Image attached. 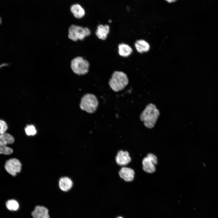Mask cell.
I'll use <instances>...</instances> for the list:
<instances>
[{"label": "cell", "instance_id": "5b68a950", "mask_svg": "<svg viewBox=\"0 0 218 218\" xmlns=\"http://www.w3.org/2000/svg\"><path fill=\"white\" fill-rule=\"evenodd\" d=\"M98 105V101L94 94L88 93L81 98L80 106L81 110L92 114L96 110Z\"/></svg>", "mask_w": 218, "mask_h": 218}, {"label": "cell", "instance_id": "52a82bcc", "mask_svg": "<svg viewBox=\"0 0 218 218\" xmlns=\"http://www.w3.org/2000/svg\"><path fill=\"white\" fill-rule=\"evenodd\" d=\"M131 159L129 153L127 151H119L116 157L117 164L121 166H125L131 161Z\"/></svg>", "mask_w": 218, "mask_h": 218}, {"label": "cell", "instance_id": "4fadbf2b", "mask_svg": "<svg viewBox=\"0 0 218 218\" xmlns=\"http://www.w3.org/2000/svg\"><path fill=\"white\" fill-rule=\"evenodd\" d=\"M118 53L123 57H127L132 53L133 50L131 47L125 43H121L118 46Z\"/></svg>", "mask_w": 218, "mask_h": 218}, {"label": "cell", "instance_id": "277c9868", "mask_svg": "<svg viewBox=\"0 0 218 218\" xmlns=\"http://www.w3.org/2000/svg\"><path fill=\"white\" fill-rule=\"evenodd\" d=\"M89 67L88 61L81 56L75 57L70 61V67L71 70L78 75L87 74L88 71Z\"/></svg>", "mask_w": 218, "mask_h": 218}, {"label": "cell", "instance_id": "8fae6325", "mask_svg": "<svg viewBox=\"0 0 218 218\" xmlns=\"http://www.w3.org/2000/svg\"><path fill=\"white\" fill-rule=\"evenodd\" d=\"M71 11L74 16L77 18H83L85 15V11L83 8L79 4L73 5L71 8Z\"/></svg>", "mask_w": 218, "mask_h": 218}, {"label": "cell", "instance_id": "7c38bea8", "mask_svg": "<svg viewBox=\"0 0 218 218\" xmlns=\"http://www.w3.org/2000/svg\"><path fill=\"white\" fill-rule=\"evenodd\" d=\"M59 185L61 190L67 191L71 188L73 185V183L70 178L67 177H64L60 179Z\"/></svg>", "mask_w": 218, "mask_h": 218}, {"label": "cell", "instance_id": "5bb4252c", "mask_svg": "<svg viewBox=\"0 0 218 218\" xmlns=\"http://www.w3.org/2000/svg\"><path fill=\"white\" fill-rule=\"evenodd\" d=\"M134 45L137 51L140 53L147 51L150 48L149 44L146 41L142 39L136 41Z\"/></svg>", "mask_w": 218, "mask_h": 218}, {"label": "cell", "instance_id": "ac0fdd59", "mask_svg": "<svg viewBox=\"0 0 218 218\" xmlns=\"http://www.w3.org/2000/svg\"><path fill=\"white\" fill-rule=\"evenodd\" d=\"M13 149L7 145L0 143V154L9 155L12 153Z\"/></svg>", "mask_w": 218, "mask_h": 218}, {"label": "cell", "instance_id": "3957f363", "mask_svg": "<svg viewBox=\"0 0 218 218\" xmlns=\"http://www.w3.org/2000/svg\"><path fill=\"white\" fill-rule=\"evenodd\" d=\"M91 33V31L88 28L72 24L68 28V37L71 41L75 42L78 40H83Z\"/></svg>", "mask_w": 218, "mask_h": 218}, {"label": "cell", "instance_id": "cb8c5ba5", "mask_svg": "<svg viewBox=\"0 0 218 218\" xmlns=\"http://www.w3.org/2000/svg\"><path fill=\"white\" fill-rule=\"evenodd\" d=\"M117 218H123L121 217H117Z\"/></svg>", "mask_w": 218, "mask_h": 218}, {"label": "cell", "instance_id": "7a4b0ae2", "mask_svg": "<svg viewBox=\"0 0 218 218\" xmlns=\"http://www.w3.org/2000/svg\"><path fill=\"white\" fill-rule=\"evenodd\" d=\"M128 82V77L125 73L122 71H116L112 74L109 84L112 89L117 92L123 89Z\"/></svg>", "mask_w": 218, "mask_h": 218}, {"label": "cell", "instance_id": "ba28073f", "mask_svg": "<svg viewBox=\"0 0 218 218\" xmlns=\"http://www.w3.org/2000/svg\"><path fill=\"white\" fill-rule=\"evenodd\" d=\"M120 177L125 181L130 182L134 178L135 173L134 170L129 167H122L119 172Z\"/></svg>", "mask_w": 218, "mask_h": 218}, {"label": "cell", "instance_id": "9a60e30c", "mask_svg": "<svg viewBox=\"0 0 218 218\" xmlns=\"http://www.w3.org/2000/svg\"><path fill=\"white\" fill-rule=\"evenodd\" d=\"M142 163L143 169L145 172L149 173H152L155 172V165L146 157L143 159Z\"/></svg>", "mask_w": 218, "mask_h": 218}, {"label": "cell", "instance_id": "6da1fadb", "mask_svg": "<svg viewBox=\"0 0 218 218\" xmlns=\"http://www.w3.org/2000/svg\"><path fill=\"white\" fill-rule=\"evenodd\" d=\"M159 111L153 104L147 105L140 115V120L143 121L145 126L150 128H153L159 115Z\"/></svg>", "mask_w": 218, "mask_h": 218}, {"label": "cell", "instance_id": "30bf717a", "mask_svg": "<svg viewBox=\"0 0 218 218\" xmlns=\"http://www.w3.org/2000/svg\"><path fill=\"white\" fill-rule=\"evenodd\" d=\"M110 28L107 25L100 24L97 26L95 34L100 39L105 40L109 32Z\"/></svg>", "mask_w": 218, "mask_h": 218}, {"label": "cell", "instance_id": "9c48e42d", "mask_svg": "<svg viewBox=\"0 0 218 218\" xmlns=\"http://www.w3.org/2000/svg\"><path fill=\"white\" fill-rule=\"evenodd\" d=\"M31 215L33 218H50L48 210L42 206H36Z\"/></svg>", "mask_w": 218, "mask_h": 218}, {"label": "cell", "instance_id": "44dd1931", "mask_svg": "<svg viewBox=\"0 0 218 218\" xmlns=\"http://www.w3.org/2000/svg\"><path fill=\"white\" fill-rule=\"evenodd\" d=\"M146 157L154 165L157 164V158L154 154L151 153L149 154H147Z\"/></svg>", "mask_w": 218, "mask_h": 218}, {"label": "cell", "instance_id": "d6986e66", "mask_svg": "<svg viewBox=\"0 0 218 218\" xmlns=\"http://www.w3.org/2000/svg\"><path fill=\"white\" fill-rule=\"evenodd\" d=\"M25 130L26 134L28 136L34 135L37 132L35 127L32 125H27L25 128Z\"/></svg>", "mask_w": 218, "mask_h": 218}, {"label": "cell", "instance_id": "8992f818", "mask_svg": "<svg viewBox=\"0 0 218 218\" xmlns=\"http://www.w3.org/2000/svg\"><path fill=\"white\" fill-rule=\"evenodd\" d=\"M21 168V162L15 158H11L7 160L5 165V168L7 172L14 176L20 172Z\"/></svg>", "mask_w": 218, "mask_h": 218}, {"label": "cell", "instance_id": "2e32d148", "mask_svg": "<svg viewBox=\"0 0 218 218\" xmlns=\"http://www.w3.org/2000/svg\"><path fill=\"white\" fill-rule=\"evenodd\" d=\"M15 141L14 137L11 134L5 133L0 134V143L7 145L13 143Z\"/></svg>", "mask_w": 218, "mask_h": 218}, {"label": "cell", "instance_id": "7402d4cb", "mask_svg": "<svg viewBox=\"0 0 218 218\" xmlns=\"http://www.w3.org/2000/svg\"><path fill=\"white\" fill-rule=\"evenodd\" d=\"M169 3L173 2L176 1L177 0H165Z\"/></svg>", "mask_w": 218, "mask_h": 218}, {"label": "cell", "instance_id": "e0dca14e", "mask_svg": "<svg viewBox=\"0 0 218 218\" xmlns=\"http://www.w3.org/2000/svg\"><path fill=\"white\" fill-rule=\"evenodd\" d=\"M7 208L11 211L17 210L19 208L18 203L15 200H8L6 203Z\"/></svg>", "mask_w": 218, "mask_h": 218}, {"label": "cell", "instance_id": "ffe728a7", "mask_svg": "<svg viewBox=\"0 0 218 218\" xmlns=\"http://www.w3.org/2000/svg\"><path fill=\"white\" fill-rule=\"evenodd\" d=\"M8 129L6 123L3 121L0 120V134L5 133Z\"/></svg>", "mask_w": 218, "mask_h": 218}, {"label": "cell", "instance_id": "603a6c76", "mask_svg": "<svg viewBox=\"0 0 218 218\" xmlns=\"http://www.w3.org/2000/svg\"><path fill=\"white\" fill-rule=\"evenodd\" d=\"M1 22H2V20H1V18L0 17V24H1Z\"/></svg>", "mask_w": 218, "mask_h": 218}]
</instances>
